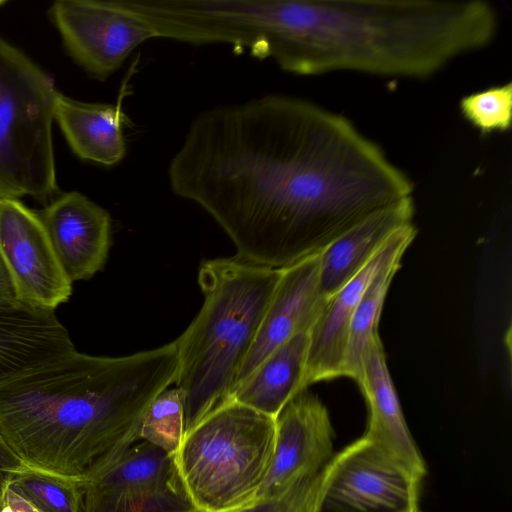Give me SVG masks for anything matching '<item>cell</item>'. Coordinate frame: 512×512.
Masks as SVG:
<instances>
[{"instance_id": "23", "label": "cell", "mask_w": 512, "mask_h": 512, "mask_svg": "<svg viewBox=\"0 0 512 512\" xmlns=\"http://www.w3.org/2000/svg\"><path fill=\"white\" fill-rule=\"evenodd\" d=\"M459 106L464 118L483 135L506 132L512 120V83L466 95Z\"/></svg>"}, {"instance_id": "19", "label": "cell", "mask_w": 512, "mask_h": 512, "mask_svg": "<svg viewBox=\"0 0 512 512\" xmlns=\"http://www.w3.org/2000/svg\"><path fill=\"white\" fill-rule=\"evenodd\" d=\"M309 332H301L273 351L234 391L231 401L275 418L305 389Z\"/></svg>"}, {"instance_id": "24", "label": "cell", "mask_w": 512, "mask_h": 512, "mask_svg": "<svg viewBox=\"0 0 512 512\" xmlns=\"http://www.w3.org/2000/svg\"><path fill=\"white\" fill-rule=\"evenodd\" d=\"M320 473L297 480L281 492L254 501L238 512H311Z\"/></svg>"}, {"instance_id": "29", "label": "cell", "mask_w": 512, "mask_h": 512, "mask_svg": "<svg viewBox=\"0 0 512 512\" xmlns=\"http://www.w3.org/2000/svg\"><path fill=\"white\" fill-rule=\"evenodd\" d=\"M417 512H422L421 510L417 511Z\"/></svg>"}, {"instance_id": "8", "label": "cell", "mask_w": 512, "mask_h": 512, "mask_svg": "<svg viewBox=\"0 0 512 512\" xmlns=\"http://www.w3.org/2000/svg\"><path fill=\"white\" fill-rule=\"evenodd\" d=\"M82 512H197L174 455L138 441L83 478Z\"/></svg>"}, {"instance_id": "10", "label": "cell", "mask_w": 512, "mask_h": 512, "mask_svg": "<svg viewBox=\"0 0 512 512\" xmlns=\"http://www.w3.org/2000/svg\"><path fill=\"white\" fill-rule=\"evenodd\" d=\"M0 255L21 302L54 311L68 301L72 282L37 212L18 199L0 198Z\"/></svg>"}, {"instance_id": "25", "label": "cell", "mask_w": 512, "mask_h": 512, "mask_svg": "<svg viewBox=\"0 0 512 512\" xmlns=\"http://www.w3.org/2000/svg\"><path fill=\"white\" fill-rule=\"evenodd\" d=\"M24 465L0 434V504L10 481Z\"/></svg>"}, {"instance_id": "2", "label": "cell", "mask_w": 512, "mask_h": 512, "mask_svg": "<svg viewBox=\"0 0 512 512\" xmlns=\"http://www.w3.org/2000/svg\"><path fill=\"white\" fill-rule=\"evenodd\" d=\"M498 27L485 0H261L251 32L262 58L295 75L422 79L490 45Z\"/></svg>"}, {"instance_id": "21", "label": "cell", "mask_w": 512, "mask_h": 512, "mask_svg": "<svg viewBox=\"0 0 512 512\" xmlns=\"http://www.w3.org/2000/svg\"><path fill=\"white\" fill-rule=\"evenodd\" d=\"M9 487L26 498L40 512H82L80 478L25 464L16 472Z\"/></svg>"}, {"instance_id": "7", "label": "cell", "mask_w": 512, "mask_h": 512, "mask_svg": "<svg viewBox=\"0 0 512 512\" xmlns=\"http://www.w3.org/2000/svg\"><path fill=\"white\" fill-rule=\"evenodd\" d=\"M422 481L363 435L320 472L311 512H417Z\"/></svg>"}, {"instance_id": "16", "label": "cell", "mask_w": 512, "mask_h": 512, "mask_svg": "<svg viewBox=\"0 0 512 512\" xmlns=\"http://www.w3.org/2000/svg\"><path fill=\"white\" fill-rule=\"evenodd\" d=\"M413 197L368 217L319 254V291L328 300L352 280L396 231L412 223Z\"/></svg>"}, {"instance_id": "20", "label": "cell", "mask_w": 512, "mask_h": 512, "mask_svg": "<svg viewBox=\"0 0 512 512\" xmlns=\"http://www.w3.org/2000/svg\"><path fill=\"white\" fill-rule=\"evenodd\" d=\"M401 259L384 266L370 281L357 304L348 332L344 376L358 382L362 362L372 340L378 336V323L390 284L400 268Z\"/></svg>"}, {"instance_id": "12", "label": "cell", "mask_w": 512, "mask_h": 512, "mask_svg": "<svg viewBox=\"0 0 512 512\" xmlns=\"http://www.w3.org/2000/svg\"><path fill=\"white\" fill-rule=\"evenodd\" d=\"M416 234L413 223L400 228L363 270L326 301L309 331L305 388L344 376L348 332L357 304L374 276L390 262L402 259Z\"/></svg>"}, {"instance_id": "11", "label": "cell", "mask_w": 512, "mask_h": 512, "mask_svg": "<svg viewBox=\"0 0 512 512\" xmlns=\"http://www.w3.org/2000/svg\"><path fill=\"white\" fill-rule=\"evenodd\" d=\"M333 438L329 412L320 398L308 388L297 392L275 417L273 456L255 501L319 474L334 455Z\"/></svg>"}, {"instance_id": "14", "label": "cell", "mask_w": 512, "mask_h": 512, "mask_svg": "<svg viewBox=\"0 0 512 512\" xmlns=\"http://www.w3.org/2000/svg\"><path fill=\"white\" fill-rule=\"evenodd\" d=\"M319 254L282 268L235 390L278 347L293 336L310 331L326 303L319 291Z\"/></svg>"}, {"instance_id": "4", "label": "cell", "mask_w": 512, "mask_h": 512, "mask_svg": "<svg viewBox=\"0 0 512 512\" xmlns=\"http://www.w3.org/2000/svg\"><path fill=\"white\" fill-rule=\"evenodd\" d=\"M281 273L282 268L236 256L202 262L198 283L203 305L174 341L178 356L175 383L184 396L185 434L231 401Z\"/></svg>"}, {"instance_id": "15", "label": "cell", "mask_w": 512, "mask_h": 512, "mask_svg": "<svg viewBox=\"0 0 512 512\" xmlns=\"http://www.w3.org/2000/svg\"><path fill=\"white\" fill-rule=\"evenodd\" d=\"M357 383L368 407L364 436L423 480L427 465L405 421L379 335L364 355Z\"/></svg>"}, {"instance_id": "13", "label": "cell", "mask_w": 512, "mask_h": 512, "mask_svg": "<svg viewBox=\"0 0 512 512\" xmlns=\"http://www.w3.org/2000/svg\"><path fill=\"white\" fill-rule=\"evenodd\" d=\"M37 214L72 283L91 278L103 267L111 243V218L104 208L72 191Z\"/></svg>"}, {"instance_id": "26", "label": "cell", "mask_w": 512, "mask_h": 512, "mask_svg": "<svg viewBox=\"0 0 512 512\" xmlns=\"http://www.w3.org/2000/svg\"><path fill=\"white\" fill-rule=\"evenodd\" d=\"M21 303L13 279L0 255V307Z\"/></svg>"}, {"instance_id": "1", "label": "cell", "mask_w": 512, "mask_h": 512, "mask_svg": "<svg viewBox=\"0 0 512 512\" xmlns=\"http://www.w3.org/2000/svg\"><path fill=\"white\" fill-rule=\"evenodd\" d=\"M167 176L221 226L236 257L273 268L321 253L414 190L347 117L283 94L199 113Z\"/></svg>"}, {"instance_id": "28", "label": "cell", "mask_w": 512, "mask_h": 512, "mask_svg": "<svg viewBox=\"0 0 512 512\" xmlns=\"http://www.w3.org/2000/svg\"><path fill=\"white\" fill-rule=\"evenodd\" d=\"M5 3H6V1H5V0H0V7H1L3 4H5Z\"/></svg>"}, {"instance_id": "5", "label": "cell", "mask_w": 512, "mask_h": 512, "mask_svg": "<svg viewBox=\"0 0 512 512\" xmlns=\"http://www.w3.org/2000/svg\"><path fill=\"white\" fill-rule=\"evenodd\" d=\"M275 418L229 401L199 421L174 455L197 512H238L256 499L267 476Z\"/></svg>"}, {"instance_id": "22", "label": "cell", "mask_w": 512, "mask_h": 512, "mask_svg": "<svg viewBox=\"0 0 512 512\" xmlns=\"http://www.w3.org/2000/svg\"><path fill=\"white\" fill-rule=\"evenodd\" d=\"M185 434L184 396L180 389H165L148 407L139 439L175 455Z\"/></svg>"}, {"instance_id": "18", "label": "cell", "mask_w": 512, "mask_h": 512, "mask_svg": "<svg viewBox=\"0 0 512 512\" xmlns=\"http://www.w3.org/2000/svg\"><path fill=\"white\" fill-rule=\"evenodd\" d=\"M125 91L124 86L117 104L87 103L58 93L55 120L71 150L82 160L113 166L124 159V126L130 124L122 109Z\"/></svg>"}, {"instance_id": "27", "label": "cell", "mask_w": 512, "mask_h": 512, "mask_svg": "<svg viewBox=\"0 0 512 512\" xmlns=\"http://www.w3.org/2000/svg\"><path fill=\"white\" fill-rule=\"evenodd\" d=\"M0 512H40L26 498L7 487L0 504Z\"/></svg>"}, {"instance_id": "9", "label": "cell", "mask_w": 512, "mask_h": 512, "mask_svg": "<svg viewBox=\"0 0 512 512\" xmlns=\"http://www.w3.org/2000/svg\"><path fill=\"white\" fill-rule=\"evenodd\" d=\"M49 14L70 56L98 80L107 79L137 47L156 38L123 0H58Z\"/></svg>"}, {"instance_id": "3", "label": "cell", "mask_w": 512, "mask_h": 512, "mask_svg": "<svg viewBox=\"0 0 512 512\" xmlns=\"http://www.w3.org/2000/svg\"><path fill=\"white\" fill-rule=\"evenodd\" d=\"M177 370L174 341L123 357L74 350L0 382V434L27 466L81 479L140 441Z\"/></svg>"}, {"instance_id": "17", "label": "cell", "mask_w": 512, "mask_h": 512, "mask_svg": "<svg viewBox=\"0 0 512 512\" xmlns=\"http://www.w3.org/2000/svg\"><path fill=\"white\" fill-rule=\"evenodd\" d=\"M74 350L54 311L24 303L0 307V382Z\"/></svg>"}, {"instance_id": "6", "label": "cell", "mask_w": 512, "mask_h": 512, "mask_svg": "<svg viewBox=\"0 0 512 512\" xmlns=\"http://www.w3.org/2000/svg\"><path fill=\"white\" fill-rule=\"evenodd\" d=\"M52 77L0 37V198L45 204L58 191Z\"/></svg>"}]
</instances>
